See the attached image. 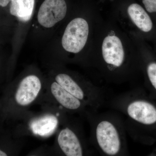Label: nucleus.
<instances>
[{
    "label": "nucleus",
    "mask_w": 156,
    "mask_h": 156,
    "mask_svg": "<svg viewBox=\"0 0 156 156\" xmlns=\"http://www.w3.org/2000/svg\"><path fill=\"white\" fill-rule=\"evenodd\" d=\"M128 13L132 22L140 30L148 32L152 28V21L144 9L137 4L128 7Z\"/></svg>",
    "instance_id": "10"
},
{
    "label": "nucleus",
    "mask_w": 156,
    "mask_h": 156,
    "mask_svg": "<svg viewBox=\"0 0 156 156\" xmlns=\"http://www.w3.org/2000/svg\"><path fill=\"white\" fill-rule=\"evenodd\" d=\"M109 82L122 83L129 78L130 60L126 57L122 41L116 35H108L104 39L101 56L98 63Z\"/></svg>",
    "instance_id": "2"
},
{
    "label": "nucleus",
    "mask_w": 156,
    "mask_h": 156,
    "mask_svg": "<svg viewBox=\"0 0 156 156\" xmlns=\"http://www.w3.org/2000/svg\"><path fill=\"white\" fill-rule=\"evenodd\" d=\"M89 31V25L86 20L82 17L72 20L66 27L62 38V48L68 53H80L87 44Z\"/></svg>",
    "instance_id": "6"
},
{
    "label": "nucleus",
    "mask_w": 156,
    "mask_h": 156,
    "mask_svg": "<svg viewBox=\"0 0 156 156\" xmlns=\"http://www.w3.org/2000/svg\"><path fill=\"white\" fill-rule=\"evenodd\" d=\"M8 156L7 154L5 153L3 151L0 150V156Z\"/></svg>",
    "instance_id": "15"
},
{
    "label": "nucleus",
    "mask_w": 156,
    "mask_h": 156,
    "mask_svg": "<svg viewBox=\"0 0 156 156\" xmlns=\"http://www.w3.org/2000/svg\"><path fill=\"white\" fill-rule=\"evenodd\" d=\"M143 3L148 12H156V0H143Z\"/></svg>",
    "instance_id": "13"
},
{
    "label": "nucleus",
    "mask_w": 156,
    "mask_h": 156,
    "mask_svg": "<svg viewBox=\"0 0 156 156\" xmlns=\"http://www.w3.org/2000/svg\"><path fill=\"white\" fill-rule=\"evenodd\" d=\"M53 78L56 83L89 108L97 111L104 103L103 90L89 81L66 72L57 73Z\"/></svg>",
    "instance_id": "4"
},
{
    "label": "nucleus",
    "mask_w": 156,
    "mask_h": 156,
    "mask_svg": "<svg viewBox=\"0 0 156 156\" xmlns=\"http://www.w3.org/2000/svg\"><path fill=\"white\" fill-rule=\"evenodd\" d=\"M76 123L66 120L57 134L56 142L63 155L82 156L90 154L80 126Z\"/></svg>",
    "instance_id": "5"
},
{
    "label": "nucleus",
    "mask_w": 156,
    "mask_h": 156,
    "mask_svg": "<svg viewBox=\"0 0 156 156\" xmlns=\"http://www.w3.org/2000/svg\"><path fill=\"white\" fill-rule=\"evenodd\" d=\"M109 105L127 118L125 122L126 131L138 124L151 126L156 123V106L140 97L133 89L114 98Z\"/></svg>",
    "instance_id": "3"
},
{
    "label": "nucleus",
    "mask_w": 156,
    "mask_h": 156,
    "mask_svg": "<svg viewBox=\"0 0 156 156\" xmlns=\"http://www.w3.org/2000/svg\"><path fill=\"white\" fill-rule=\"evenodd\" d=\"M85 117L90 124L91 143L101 155H128L126 125L119 115L89 109Z\"/></svg>",
    "instance_id": "1"
},
{
    "label": "nucleus",
    "mask_w": 156,
    "mask_h": 156,
    "mask_svg": "<svg viewBox=\"0 0 156 156\" xmlns=\"http://www.w3.org/2000/svg\"><path fill=\"white\" fill-rule=\"evenodd\" d=\"M147 74L150 83L156 91V63L151 62L147 67Z\"/></svg>",
    "instance_id": "12"
},
{
    "label": "nucleus",
    "mask_w": 156,
    "mask_h": 156,
    "mask_svg": "<svg viewBox=\"0 0 156 156\" xmlns=\"http://www.w3.org/2000/svg\"><path fill=\"white\" fill-rule=\"evenodd\" d=\"M67 10L65 0H44L38 12V22L44 28H52L64 19Z\"/></svg>",
    "instance_id": "8"
},
{
    "label": "nucleus",
    "mask_w": 156,
    "mask_h": 156,
    "mask_svg": "<svg viewBox=\"0 0 156 156\" xmlns=\"http://www.w3.org/2000/svg\"><path fill=\"white\" fill-rule=\"evenodd\" d=\"M43 81L35 74H29L21 79L15 91V103L23 110L30 106L38 98L43 91Z\"/></svg>",
    "instance_id": "7"
},
{
    "label": "nucleus",
    "mask_w": 156,
    "mask_h": 156,
    "mask_svg": "<svg viewBox=\"0 0 156 156\" xmlns=\"http://www.w3.org/2000/svg\"><path fill=\"white\" fill-rule=\"evenodd\" d=\"M34 3L35 0H19L20 22H27L30 20L33 13Z\"/></svg>",
    "instance_id": "11"
},
{
    "label": "nucleus",
    "mask_w": 156,
    "mask_h": 156,
    "mask_svg": "<svg viewBox=\"0 0 156 156\" xmlns=\"http://www.w3.org/2000/svg\"><path fill=\"white\" fill-rule=\"evenodd\" d=\"M10 0H0V8L4 9L8 6Z\"/></svg>",
    "instance_id": "14"
},
{
    "label": "nucleus",
    "mask_w": 156,
    "mask_h": 156,
    "mask_svg": "<svg viewBox=\"0 0 156 156\" xmlns=\"http://www.w3.org/2000/svg\"><path fill=\"white\" fill-rule=\"evenodd\" d=\"M48 89L53 99L68 112L85 116L90 109L86 104L67 92L53 80L49 84Z\"/></svg>",
    "instance_id": "9"
}]
</instances>
